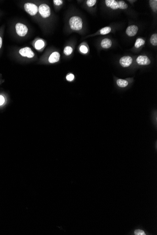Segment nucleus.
I'll use <instances>...</instances> for the list:
<instances>
[{
	"label": "nucleus",
	"instance_id": "nucleus-1",
	"mask_svg": "<svg viewBox=\"0 0 157 235\" xmlns=\"http://www.w3.org/2000/svg\"><path fill=\"white\" fill-rule=\"evenodd\" d=\"M106 6L112 10L117 9L126 10L128 8V5L124 1H115V0H106L105 1Z\"/></svg>",
	"mask_w": 157,
	"mask_h": 235
},
{
	"label": "nucleus",
	"instance_id": "nucleus-2",
	"mask_svg": "<svg viewBox=\"0 0 157 235\" xmlns=\"http://www.w3.org/2000/svg\"><path fill=\"white\" fill-rule=\"evenodd\" d=\"M69 24L72 29L74 30H80L83 25L82 19L79 16H73L69 20Z\"/></svg>",
	"mask_w": 157,
	"mask_h": 235
},
{
	"label": "nucleus",
	"instance_id": "nucleus-3",
	"mask_svg": "<svg viewBox=\"0 0 157 235\" xmlns=\"http://www.w3.org/2000/svg\"><path fill=\"white\" fill-rule=\"evenodd\" d=\"M24 8L25 11L31 16L35 15L38 11V9L36 5L29 2L25 3L24 5Z\"/></svg>",
	"mask_w": 157,
	"mask_h": 235
},
{
	"label": "nucleus",
	"instance_id": "nucleus-4",
	"mask_svg": "<svg viewBox=\"0 0 157 235\" xmlns=\"http://www.w3.org/2000/svg\"><path fill=\"white\" fill-rule=\"evenodd\" d=\"M16 32L20 37L25 36L28 32L27 26L22 23H17L15 25Z\"/></svg>",
	"mask_w": 157,
	"mask_h": 235
},
{
	"label": "nucleus",
	"instance_id": "nucleus-5",
	"mask_svg": "<svg viewBox=\"0 0 157 235\" xmlns=\"http://www.w3.org/2000/svg\"><path fill=\"white\" fill-rule=\"evenodd\" d=\"M38 11L40 15L44 18H47L50 15V7L46 4L40 5L38 8Z\"/></svg>",
	"mask_w": 157,
	"mask_h": 235
},
{
	"label": "nucleus",
	"instance_id": "nucleus-6",
	"mask_svg": "<svg viewBox=\"0 0 157 235\" xmlns=\"http://www.w3.org/2000/svg\"><path fill=\"white\" fill-rule=\"evenodd\" d=\"M19 54L22 57H27L30 58L34 56V54L29 47H25L20 49L19 50Z\"/></svg>",
	"mask_w": 157,
	"mask_h": 235
},
{
	"label": "nucleus",
	"instance_id": "nucleus-7",
	"mask_svg": "<svg viewBox=\"0 0 157 235\" xmlns=\"http://www.w3.org/2000/svg\"><path fill=\"white\" fill-rule=\"evenodd\" d=\"M133 62V59L129 56H125L122 57L120 60V65L123 67H128Z\"/></svg>",
	"mask_w": 157,
	"mask_h": 235
},
{
	"label": "nucleus",
	"instance_id": "nucleus-8",
	"mask_svg": "<svg viewBox=\"0 0 157 235\" xmlns=\"http://www.w3.org/2000/svg\"><path fill=\"white\" fill-rule=\"evenodd\" d=\"M136 62L140 65H147L151 63V61L147 57L140 56L137 58Z\"/></svg>",
	"mask_w": 157,
	"mask_h": 235
},
{
	"label": "nucleus",
	"instance_id": "nucleus-9",
	"mask_svg": "<svg viewBox=\"0 0 157 235\" xmlns=\"http://www.w3.org/2000/svg\"><path fill=\"white\" fill-rule=\"evenodd\" d=\"M138 28L135 25H130L126 30V33L129 37H132L136 35L138 33Z\"/></svg>",
	"mask_w": 157,
	"mask_h": 235
},
{
	"label": "nucleus",
	"instance_id": "nucleus-10",
	"mask_svg": "<svg viewBox=\"0 0 157 235\" xmlns=\"http://www.w3.org/2000/svg\"><path fill=\"white\" fill-rule=\"evenodd\" d=\"M60 55L58 52H54L51 54L49 58V62L50 63H53L58 62L60 59Z\"/></svg>",
	"mask_w": 157,
	"mask_h": 235
},
{
	"label": "nucleus",
	"instance_id": "nucleus-11",
	"mask_svg": "<svg viewBox=\"0 0 157 235\" xmlns=\"http://www.w3.org/2000/svg\"><path fill=\"white\" fill-rule=\"evenodd\" d=\"M102 47L104 48H109L111 47L112 45V42L111 39H103L101 43Z\"/></svg>",
	"mask_w": 157,
	"mask_h": 235
},
{
	"label": "nucleus",
	"instance_id": "nucleus-12",
	"mask_svg": "<svg viewBox=\"0 0 157 235\" xmlns=\"http://www.w3.org/2000/svg\"><path fill=\"white\" fill-rule=\"evenodd\" d=\"M117 84L119 87H125L128 86L129 83L126 80L119 79L117 80Z\"/></svg>",
	"mask_w": 157,
	"mask_h": 235
},
{
	"label": "nucleus",
	"instance_id": "nucleus-13",
	"mask_svg": "<svg viewBox=\"0 0 157 235\" xmlns=\"http://www.w3.org/2000/svg\"><path fill=\"white\" fill-rule=\"evenodd\" d=\"M44 46V42L42 40H37L35 43V48L37 50L42 49Z\"/></svg>",
	"mask_w": 157,
	"mask_h": 235
},
{
	"label": "nucleus",
	"instance_id": "nucleus-14",
	"mask_svg": "<svg viewBox=\"0 0 157 235\" xmlns=\"http://www.w3.org/2000/svg\"><path fill=\"white\" fill-rule=\"evenodd\" d=\"M145 44V41L144 39H136L135 44V47L136 48H139L141 46H143Z\"/></svg>",
	"mask_w": 157,
	"mask_h": 235
},
{
	"label": "nucleus",
	"instance_id": "nucleus-15",
	"mask_svg": "<svg viewBox=\"0 0 157 235\" xmlns=\"http://www.w3.org/2000/svg\"><path fill=\"white\" fill-rule=\"evenodd\" d=\"M150 42L153 46H156L157 45V33L153 34L151 36Z\"/></svg>",
	"mask_w": 157,
	"mask_h": 235
},
{
	"label": "nucleus",
	"instance_id": "nucleus-16",
	"mask_svg": "<svg viewBox=\"0 0 157 235\" xmlns=\"http://www.w3.org/2000/svg\"><path fill=\"white\" fill-rule=\"evenodd\" d=\"M111 31V28L110 27H105L102 29L100 31V33L102 35H105L109 33Z\"/></svg>",
	"mask_w": 157,
	"mask_h": 235
},
{
	"label": "nucleus",
	"instance_id": "nucleus-17",
	"mask_svg": "<svg viewBox=\"0 0 157 235\" xmlns=\"http://www.w3.org/2000/svg\"><path fill=\"white\" fill-rule=\"evenodd\" d=\"M73 48L72 47L70 46H67L64 50V54H66V56H69L70 54H72L73 53Z\"/></svg>",
	"mask_w": 157,
	"mask_h": 235
},
{
	"label": "nucleus",
	"instance_id": "nucleus-18",
	"mask_svg": "<svg viewBox=\"0 0 157 235\" xmlns=\"http://www.w3.org/2000/svg\"><path fill=\"white\" fill-rule=\"evenodd\" d=\"M150 6H151L152 9H153V10L154 11H157V1L156 0H152L150 1Z\"/></svg>",
	"mask_w": 157,
	"mask_h": 235
},
{
	"label": "nucleus",
	"instance_id": "nucleus-19",
	"mask_svg": "<svg viewBox=\"0 0 157 235\" xmlns=\"http://www.w3.org/2000/svg\"><path fill=\"white\" fill-rule=\"evenodd\" d=\"M96 2V0H87V4L88 7H93V6L95 5Z\"/></svg>",
	"mask_w": 157,
	"mask_h": 235
},
{
	"label": "nucleus",
	"instance_id": "nucleus-20",
	"mask_svg": "<svg viewBox=\"0 0 157 235\" xmlns=\"http://www.w3.org/2000/svg\"><path fill=\"white\" fill-rule=\"evenodd\" d=\"M80 51L83 54H87L88 52V49L87 47L85 46H81L80 47Z\"/></svg>",
	"mask_w": 157,
	"mask_h": 235
},
{
	"label": "nucleus",
	"instance_id": "nucleus-21",
	"mask_svg": "<svg viewBox=\"0 0 157 235\" xmlns=\"http://www.w3.org/2000/svg\"><path fill=\"white\" fill-rule=\"evenodd\" d=\"M135 235H145V232L144 231L141 230H137L135 231Z\"/></svg>",
	"mask_w": 157,
	"mask_h": 235
},
{
	"label": "nucleus",
	"instance_id": "nucleus-22",
	"mask_svg": "<svg viewBox=\"0 0 157 235\" xmlns=\"http://www.w3.org/2000/svg\"><path fill=\"white\" fill-rule=\"evenodd\" d=\"M74 78V75H73V74H70L69 75H68L67 76V80L68 81H70L73 80Z\"/></svg>",
	"mask_w": 157,
	"mask_h": 235
},
{
	"label": "nucleus",
	"instance_id": "nucleus-23",
	"mask_svg": "<svg viewBox=\"0 0 157 235\" xmlns=\"http://www.w3.org/2000/svg\"><path fill=\"white\" fill-rule=\"evenodd\" d=\"M53 2L56 5L59 6L62 4L63 1L62 0H54Z\"/></svg>",
	"mask_w": 157,
	"mask_h": 235
},
{
	"label": "nucleus",
	"instance_id": "nucleus-24",
	"mask_svg": "<svg viewBox=\"0 0 157 235\" xmlns=\"http://www.w3.org/2000/svg\"><path fill=\"white\" fill-rule=\"evenodd\" d=\"M5 103V99L2 95H0V106L2 105Z\"/></svg>",
	"mask_w": 157,
	"mask_h": 235
},
{
	"label": "nucleus",
	"instance_id": "nucleus-25",
	"mask_svg": "<svg viewBox=\"0 0 157 235\" xmlns=\"http://www.w3.org/2000/svg\"><path fill=\"white\" fill-rule=\"evenodd\" d=\"M2 45V38L1 36L0 35V49L1 48Z\"/></svg>",
	"mask_w": 157,
	"mask_h": 235
}]
</instances>
